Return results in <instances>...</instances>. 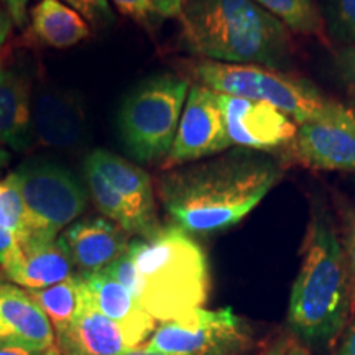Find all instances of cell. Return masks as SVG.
<instances>
[{
    "mask_svg": "<svg viewBox=\"0 0 355 355\" xmlns=\"http://www.w3.org/2000/svg\"><path fill=\"white\" fill-rule=\"evenodd\" d=\"M61 2L74 8L84 20L91 21L92 25L107 26L112 25L115 20L109 0H61Z\"/></svg>",
    "mask_w": 355,
    "mask_h": 355,
    "instance_id": "27",
    "label": "cell"
},
{
    "mask_svg": "<svg viewBox=\"0 0 355 355\" xmlns=\"http://www.w3.org/2000/svg\"><path fill=\"white\" fill-rule=\"evenodd\" d=\"M288 345H290V343H288L285 337H278L261 355H286Z\"/></svg>",
    "mask_w": 355,
    "mask_h": 355,
    "instance_id": "36",
    "label": "cell"
},
{
    "mask_svg": "<svg viewBox=\"0 0 355 355\" xmlns=\"http://www.w3.org/2000/svg\"><path fill=\"white\" fill-rule=\"evenodd\" d=\"M32 30L46 46L64 50L91 37L87 21L61 0H40L32 8Z\"/></svg>",
    "mask_w": 355,
    "mask_h": 355,
    "instance_id": "20",
    "label": "cell"
},
{
    "mask_svg": "<svg viewBox=\"0 0 355 355\" xmlns=\"http://www.w3.org/2000/svg\"><path fill=\"white\" fill-rule=\"evenodd\" d=\"M50 321L53 331L69 326L87 301V291L81 275H74L56 285L42 290H25Z\"/></svg>",
    "mask_w": 355,
    "mask_h": 355,
    "instance_id": "21",
    "label": "cell"
},
{
    "mask_svg": "<svg viewBox=\"0 0 355 355\" xmlns=\"http://www.w3.org/2000/svg\"><path fill=\"white\" fill-rule=\"evenodd\" d=\"M340 247H343L345 265H347L350 293H352V313L355 309V204L340 209Z\"/></svg>",
    "mask_w": 355,
    "mask_h": 355,
    "instance_id": "26",
    "label": "cell"
},
{
    "mask_svg": "<svg viewBox=\"0 0 355 355\" xmlns=\"http://www.w3.org/2000/svg\"><path fill=\"white\" fill-rule=\"evenodd\" d=\"M283 150L293 162L314 170L355 173V110L334 121L301 123Z\"/></svg>",
    "mask_w": 355,
    "mask_h": 355,
    "instance_id": "11",
    "label": "cell"
},
{
    "mask_svg": "<svg viewBox=\"0 0 355 355\" xmlns=\"http://www.w3.org/2000/svg\"><path fill=\"white\" fill-rule=\"evenodd\" d=\"M252 347L250 326L232 309L199 308L162 322L144 349L168 355H247Z\"/></svg>",
    "mask_w": 355,
    "mask_h": 355,
    "instance_id": "8",
    "label": "cell"
},
{
    "mask_svg": "<svg viewBox=\"0 0 355 355\" xmlns=\"http://www.w3.org/2000/svg\"><path fill=\"white\" fill-rule=\"evenodd\" d=\"M115 8L122 13L139 21L141 25H153L159 19V13L155 8L152 0H112Z\"/></svg>",
    "mask_w": 355,
    "mask_h": 355,
    "instance_id": "28",
    "label": "cell"
},
{
    "mask_svg": "<svg viewBox=\"0 0 355 355\" xmlns=\"http://www.w3.org/2000/svg\"><path fill=\"white\" fill-rule=\"evenodd\" d=\"M186 46L201 60L282 71L291 60L290 30L252 0H183Z\"/></svg>",
    "mask_w": 355,
    "mask_h": 355,
    "instance_id": "3",
    "label": "cell"
},
{
    "mask_svg": "<svg viewBox=\"0 0 355 355\" xmlns=\"http://www.w3.org/2000/svg\"><path fill=\"white\" fill-rule=\"evenodd\" d=\"M61 355H125L128 347L121 327L87 301L63 331L55 334Z\"/></svg>",
    "mask_w": 355,
    "mask_h": 355,
    "instance_id": "18",
    "label": "cell"
},
{
    "mask_svg": "<svg viewBox=\"0 0 355 355\" xmlns=\"http://www.w3.org/2000/svg\"><path fill=\"white\" fill-rule=\"evenodd\" d=\"M230 144L237 148L272 153L293 141L298 125L273 105L217 92Z\"/></svg>",
    "mask_w": 355,
    "mask_h": 355,
    "instance_id": "10",
    "label": "cell"
},
{
    "mask_svg": "<svg viewBox=\"0 0 355 355\" xmlns=\"http://www.w3.org/2000/svg\"><path fill=\"white\" fill-rule=\"evenodd\" d=\"M76 273V266L61 237L51 242L21 247L20 263L7 273L15 285L25 290H42L64 282Z\"/></svg>",
    "mask_w": 355,
    "mask_h": 355,
    "instance_id": "19",
    "label": "cell"
},
{
    "mask_svg": "<svg viewBox=\"0 0 355 355\" xmlns=\"http://www.w3.org/2000/svg\"><path fill=\"white\" fill-rule=\"evenodd\" d=\"M2 2L6 6L8 15L12 17L13 24L21 28L26 21V6H28V0H2Z\"/></svg>",
    "mask_w": 355,
    "mask_h": 355,
    "instance_id": "31",
    "label": "cell"
},
{
    "mask_svg": "<svg viewBox=\"0 0 355 355\" xmlns=\"http://www.w3.org/2000/svg\"><path fill=\"white\" fill-rule=\"evenodd\" d=\"M282 176V165L272 155L237 148L211 162L166 171L158 180V194L175 225L207 235L245 219Z\"/></svg>",
    "mask_w": 355,
    "mask_h": 355,
    "instance_id": "1",
    "label": "cell"
},
{
    "mask_svg": "<svg viewBox=\"0 0 355 355\" xmlns=\"http://www.w3.org/2000/svg\"><path fill=\"white\" fill-rule=\"evenodd\" d=\"M191 84L176 74H159L139 84L119 112V132L133 158L153 163L166 158Z\"/></svg>",
    "mask_w": 355,
    "mask_h": 355,
    "instance_id": "6",
    "label": "cell"
},
{
    "mask_svg": "<svg viewBox=\"0 0 355 355\" xmlns=\"http://www.w3.org/2000/svg\"><path fill=\"white\" fill-rule=\"evenodd\" d=\"M37 140L51 148H74L83 141L86 122L81 102L55 86H40L32 99Z\"/></svg>",
    "mask_w": 355,
    "mask_h": 355,
    "instance_id": "14",
    "label": "cell"
},
{
    "mask_svg": "<svg viewBox=\"0 0 355 355\" xmlns=\"http://www.w3.org/2000/svg\"><path fill=\"white\" fill-rule=\"evenodd\" d=\"M155 8L163 19H173L178 17L183 7V0H152Z\"/></svg>",
    "mask_w": 355,
    "mask_h": 355,
    "instance_id": "33",
    "label": "cell"
},
{
    "mask_svg": "<svg viewBox=\"0 0 355 355\" xmlns=\"http://www.w3.org/2000/svg\"><path fill=\"white\" fill-rule=\"evenodd\" d=\"M0 224L15 234L20 245L28 241V214L19 189L10 181H0Z\"/></svg>",
    "mask_w": 355,
    "mask_h": 355,
    "instance_id": "24",
    "label": "cell"
},
{
    "mask_svg": "<svg viewBox=\"0 0 355 355\" xmlns=\"http://www.w3.org/2000/svg\"><path fill=\"white\" fill-rule=\"evenodd\" d=\"M350 316L352 293L339 234L326 207L314 202L288 304L290 329L306 344L326 345Z\"/></svg>",
    "mask_w": 355,
    "mask_h": 355,
    "instance_id": "2",
    "label": "cell"
},
{
    "mask_svg": "<svg viewBox=\"0 0 355 355\" xmlns=\"http://www.w3.org/2000/svg\"><path fill=\"white\" fill-rule=\"evenodd\" d=\"M128 235L130 234L115 222L94 217L74 222L60 237L68 248L78 275L86 277L104 272L121 259L130 247L132 241Z\"/></svg>",
    "mask_w": 355,
    "mask_h": 355,
    "instance_id": "12",
    "label": "cell"
},
{
    "mask_svg": "<svg viewBox=\"0 0 355 355\" xmlns=\"http://www.w3.org/2000/svg\"><path fill=\"white\" fill-rule=\"evenodd\" d=\"M21 347L44 352L55 347V331L50 321L17 286H0V349Z\"/></svg>",
    "mask_w": 355,
    "mask_h": 355,
    "instance_id": "16",
    "label": "cell"
},
{
    "mask_svg": "<svg viewBox=\"0 0 355 355\" xmlns=\"http://www.w3.org/2000/svg\"><path fill=\"white\" fill-rule=\"evenodd\" d=\"M55 352H56V345H55V347L44 350V352H37V350L21 349V347H3V349H0V355H53Z\"/></svg>",
    "mask_w": 355,
    "mask_h": 355,
    "instance_id": "35",
    "label": "cell"
},
{
    "mask_svg": "<svg viewBox=\"0 0 355 355\" xmlns=\"http://www.w3.org/2000/svg\"><path fill=\"white\" fill-rule=\"evenodd\" d=\"M21 245L15 234L0 224V266L8 273L20 263Z\"/></svg>",
    "mask_w": 355,
    "mask_h": 355,
    "instance_id": "29",
    "label": "cell"
},
{
    "mask_svg": "<svg viewBox=\"0 0 355 355\" xmlns=\"http://www.w3.org/2000/svg\"><path fill=\"white\" fill-rule=\"evenodd\" d=\"M7 180L19 189L28 214L30 232L24 245L55 241L87 206L86 191L76 178L55 163H24Z\"/></svg>",
    "mask_w": 355,
    "mask_h": 355,
    "instance_id": "7",
    "label": "cell"
},
{
    "mask_svg": "<svg viewBox=\"0 0 355 355\" xmlns=\"http://www.w3.org/2000/svg\"><path fill=\"white\" fill-rule=\"evenodd\" d=\"M322 17L331 35L355 46V0H326Z\"/></svg>",
    "mask_w": 355,
    "mask_h": 355,
    "instance_id": "25",
    "label": "cell"
},
{
    "mask_svg": "<svg viewBox=\"0 0 355 355\" xmlns=\"http://www.w3.org/2000/svg\"><path fill=\"white\" fill-rule=\"evenodd\" d=\"M137 268L133 298L155 321L166 322L202 308L209 295V265L201 245L171 224L128 247Z\"/></svg>",
    "mask_w": 355,
    "mask_h": 355,
    "instance_id": "4",
    "label": "cell"
},
{
    "mask_svg": "<svg viewBox=\"0 0 355 355\" xmlns=\"http://www.w3.org/2000/svg\"><path fill=\"white\" fill-rule=\"evenodd\" d=\"M84 178H86L89 193H91V198L97 209L109 220L121 225L127 234L139 235V224H137L132 209L123 201L121 194L114 189V186L105 180V176L91 163L84 162Z\"/></svg>",
    "mask_w": 355,
    "mask_h": 355,
    "instance_id": "23",
    "label": "cell"
},
{
    "mask_svg": "<svg viewBox=\"0 0 355 355\" xmlns=\"http://www.w3.org/2000/svg\"><path fill=\"white\" fill-rule=\"evenodd\" d=\"M286 355H313V354H311L306 347H303L301 344H291L288 345Z\"/></svg>",
    "mask_w": 355,
    "mask_h": 355,
    "instance_id": "37",
    "label": "cell"
},
{
    "mask_svg": "<svg viewBox=\"0 0 355 355\" xmlns=\"http://www.w3.org/2000/svg\"><path fill=\"white\" fill-rule=\"evenodd\" d=\"M83 279L89 301L121 327L128 347H139L153 334L157 329V321L141 308L125 286L104 272L86 275Z\"/></svg>",
    "mask_w": 355,
    "mask_h": 355,
    "instance_id": "17",
    "label": "cell"
},
{
    "mask_svg": "<svg viewBox=\"0 0 355 355\" xmlns=\"http://www.w3.org/2000/svg\"><path fill=\"white\" fill-rule=\"evenodd\" d=\"M86 162L97 168L128 204L139 224V237H150L162 227L157 219L155 189L148 173L107 150H94L87 155Z\"/></svg>",
    "mask_w": 355,
    "mask_h": 355,
    "instance_id": "15",
    "label": "cell"
},
{
    "mask_svg": "<svg viewBox=\"0 0 355 355\" xmlns=\"http://www.w3.org/2000/svg\"><path fill=\"white\" fill-rule=\"evenodd\" d=\"M13 25L15 24H13L12 17L8 15V12L6 8H0V60H2V53L6 50V44L12 35ZM0 64H2V61H0Z\"/></svg>",
    "mask_w": 355,
    "mask_h": 355,
    "instance_id": "34",
    "label": "cell"
},
{
    "mask_svg": "<svg viewBox=\"0 0 355 355\" xmlns=\"http://www.w3.org/2000/svg\"><path fill=\"white\" fill-rule=\"evenodd\" d=\"M230 146L217 92L198 84L191 86L165 168L189 165Z\"/></svg>",
    "mask_w": 355,
    "mask_h": 355,
    "instance_id": "9",
    "label": "cell"
},
{
    "mask_svg": "<svg viewBox=\"0 0 355 355\" xmlns=\"http://www.w3.org/2000/svg\"><path fill=\"white\" fill-rule=\"evenodd\" d=\"M53 355H61V354H60V352H58V349H56V352H55V354H53Z\"/></svg>",
    "mask_w": 355,
    "mask_h": 355,
    "instance_id": "39",
    "label": "cell"
},
{
    "mask_svg": "<svg viewBox=\"0 0 355 355\" xmlns=\"http://www.w3.org/2000/svg\"><path fill=\"white\" fill-rule=\"evenodd\" d=\"M334 64L339 78L355 96V46H345L337 51Z\"/></svg>",
    "mask_w": 355,
    "mask_h": 355,
    "instance_id": "30",
    "label": "cell"
},
{
    "mask_svg": "<svg viewBox=\"0 0 355 355\" xmlns=\"http://www.w3.org/2000/svg\"><path fill=\"white\" fill-rule=\"evenodd\" d=\"M32 99L28 74L0 64V168L32 144Z\"/></svg>",
    "mask_w": 355,
    "mask_h": 355,
    "instance_id": "13",
    "label": "cell"
},
{
    "mask_svg": "<svg viewBox=\"0 0 355 355\" xmlns=\"http://www.w3.org/2000/svg\"><path fill=\"white\" fill-rule=\"evenodd\" d=\"M332 355H355V318L352 322L345 327L343 339L337 344V347Z\"/></svg>",
    "mask_w": 355,
    "mask_h": 355,
    "instance_id": "32",
    "label": "cell"
},
{
    "mask_svg": "<svg viewBox=\"0 0 355 355\" xmlns=\"http://www.w3.org/2000/svg\"><path fill=\"white\" fill-rule=\"evenodd\" d=\"M188 73L198 86L219 94L260 101L273 105L296 122L334 121L354 112L344 104L326 97L304 79L290 76L283 71L254 64H227L198 60L188 64Z\"/></svg>",
    "mask_w": 355,
    "mask_h": 355,
    "instance_id": "5",
    "label": "cell"
},
{
    "mask_svg": "<svg viewBox=\"0 0 355 355\" xmlns=\"http://www.w3.org/2000/svg\"><path fill=\"white\" fill-rule=\"evenodd\" d=\"M125 355H168V354H162V352H153V350H146V349H130Z\"/></svg>",
    "mask_w": 355,
    "mask_h": 355,
    "instance_id": "38",
    "label": "cell"
},
{
    "mask_svg": "<svg viewBox=\"0 0 355 355\" xmlns=\"http://www.w3.org/2000/svg\"><path fill=\"white\" fill-rule=\"evenodd\" d=\"M282 21L290 32L326 38V21L316 0H252Z\"/></svg>",
    "mask_w": 355,
    "mask_h": 355,
    "instance_id": "22",
    "label": "cell"
}]
</instances>
